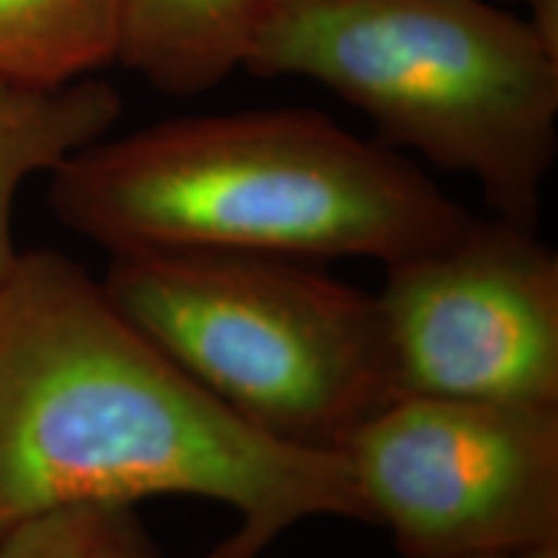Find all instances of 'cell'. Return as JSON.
<instances>
[{
    "mask_svg": "<svg viewBox=\"0 0 558 558\" xmlns=\"http://www.w3.org/2000/svg\"><path fill=\"white\" fill-rule=\"evenodd\" d=\"M194 497L233 533L205 558H262L316 518L367 522L341 452L295 448L235 416L58 251L0 279V538L75 505Z\"/></svg>",
    "mask_w": 558,
    "mask_h": 558,
    "instance_id": "6da1fadb",
    "label": "cell"
},
{
    "mask_svg": "<svg viewBox=\"0 0 558 558\" xmlns=\"http://www.w3.org/2000/svg\"><path fill=\"white\" fill-rule=\"evenodd\" d=\"M50 207L109 256L230 251L383 267L445 246L473 222L403 153L308 109L109 132L50 173Z\"/></svg>",
    "mask_w": 558,
    "mask_h": 558,
    "instance_id": "7a4b0ae2",
    "label": "cell"
},
{
    "mask_svg": "<svg viewBox=\"0 0 558 558\" xmlns=\"http://www.w3.org/2000/svg\"><path fill=\"white\" fill-rule=\"evenodd\" d=\"M246 68L329 88L380 143L469 177L501 220L538 228L558 153V39L484 0H288Z\"/></svg>",
    "mask_w": 558,
    "mask_h": 558,
    "instance_id": "3957f363",
    "label": "cell"
},
{
    "mask_svg": "<svg viewBox=\"0 0 558 558\" xmlns=\"http://www.w3.org/2000/svg\"><path fill=\"white\" fill-rule=\"evenodd\" d=\"M111 303L264 435L341 452L393 401L375 292L316 262L230 251L111 256Z\"/></svg>",
    "mask_w": 558,
    "mask_h": 558,
    "instance_id": "277c9868",
    "label": "cell"
},
{
    "mask_svg": "<svg viewBox=\"0 0 558 558\" xmlns=\"http://www.w3.org/2000/svg\"><path fill=\"white\" fill-rule=\"evenodd\" d=\"M341 456L401 556L558 546V407L393 399Z\"/></svg>",
    "mask_w": 558,
    "mask_h": 558,
    "instance_id": "5b68a950",
    "label": "cell"
},
{
    "mask_svg": "<svg viewBox=\"0 0 558 558\" xmlns=\"http://www.w3.org/2000/svg\"><path fill=\"white\" fill-rule=\"evenodd\" d=\"M383 269L393 399L558 407V254L535 228L473 218Z\"/></svg>",
    "mask_w": 558,
    "mask_h": 558,
    "instance_id": "8992f818",
    "label": "cell"
},
{
    "mask_svg": "<svg viewBox=\"0 0 558 558\" xmlns=\"http://www.w3.org/2000/svg\"><path fill=\"white\" fill-rule=\"evenodd\" d=\"M275 0H122L117 62L153 88L192 96L246 65Z\"/></svg>",
    "mask_w": 558,
    "mask_h": 558,
    "instance_id": "52a82bcc",
    "label": "cell"
},
{
    "mask_svg": "<svg viewBox=\"0 0 558 558\" xmlns=\"http://www.w3.org/2000/svg\"><path fill=\"white\" fill-rule=\"evenodd\" d=\"M120 114V94L96 78L60 88L0 83V279L19 256L13 215L21 190L34 177H50L73 153L109 135Z\"/></svg>",
    "mask_w": 558,
    "mask_h": 558,
    "instance_id": "ba28073f",
    "label": "cell"
},
{
    "mask_svg": "<svg viewBox=\"0 0 558 558\" xmlns=\"http://www.w3.org/2000/svg\"><path fill=\"white\" fill-rule=\"evenodd\" d=\"M122 0H0V83L60 88L117 62Z\"/></svg>",
    "mask_w": 558,
    "mask_h": 558,
    "instance_id": "9c48e42d",
    "label": "cell"
},
{
    "mask_svg": "<svg viewBox=\"0 0 558 558\" xmlns=\"http://www.w3.org/2000/svg\"><path fill=\"white\" fill-rule=\"evenodd\" d=\"M0 558H166L137 505H75L21 522Z\"/></svg>",
    "mask_w": 558,
    "mask_h": 558,
    "instance_id": "30bf717a",
    "label": "cell"
},
{
    "mask_svg": "<svg viewBox=\"0 0 558 558\" xmlns=\"http://www.w3.org/2000/svg\"><path fill=\"white\" fill-rule=\"evenodd\" d=\"M277 3H288V0H275ZM530 3V19L535 21V24L541 26V29H546L550 37L558 39V0H527Z\"/></svg>",
    "mask_w": 558,
    "mask_h": 558,
    "instance_id": "8fae6325",
    "label": "cell"
},
{
    "mask_svg": "<svg viewBox=\"0 0 558 558\" xmlns=\"http://www.w3.org/2000/svg\"><path fill=\"white\" fill-rule=\"evenodd\" d=\"M481 558H558V546L518 550V554H499V556H481Z\"/></svg>",
    "mask_w": 558,
    "mask_h": 558,
    "instance_id": "7c38bea8",
    "label": "cell"
}]
</instances>
